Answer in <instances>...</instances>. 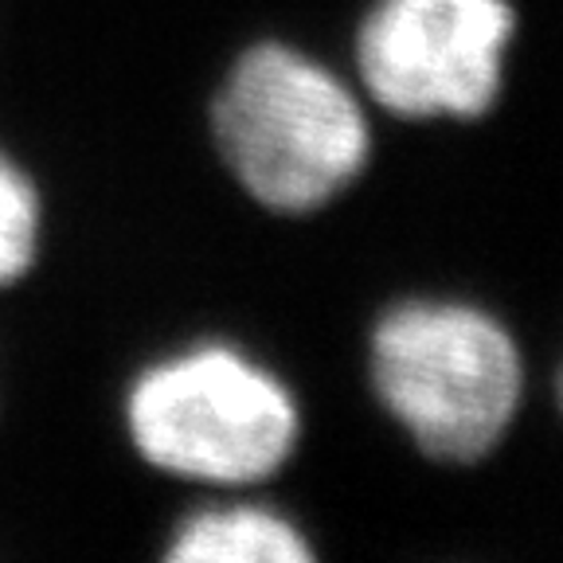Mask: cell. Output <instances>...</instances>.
I'll list each match as a JSON object with an SVG mask.
<instances>
[{
  "label": "cell",
  "instance_id": "6da1fadb",
  "mask_svg": "<svg viewBox=\"0 0 563 563\" xmlns=\"http://www.w3.org/2000/svg\"><path fill=\"white\" fill-rule=\"evenodd\" d=\"M208 130L231 180L274 216L329 208L372 161L361 87L286 40H258L231 59Z\"/></svg>",
  "mask_w": 563,
  "mask_h": 563
},
{
  "label": "cell",
  "instance_id": "7a4b0ae2",
  "mask_svg": "<svg viewBox=\"0 0 563 563\" xmlns=\"http://www.w3.org/2000/svg\"><path fill=\"white\" fill-rule=\"evenodd\" d=\"M376 404L439 466H474L525 407L528 368L501 317L462 298H404L368 333Z\"/></svg>",
  "mask_w": 563,
  "mask_h": 563
},
{
  "label": "cell",
  "instance_id": "3957f363",
  "mask_svg": "<svg viewBox=\"0 0 563 563\" xmlns=\"http://www.w3.org/2000/svg\"><path fill=\"white\" fill-rule=\"evenodd\" d=\"M122 419L145 466L228 493L271 482L301 442L294 387L235 341H192L150 361L125 387Z\"/></svg>",
  "mask_w": 563,
  "mask_h": 563
},
{
  "label": "cell",
  "instance_id": "277c9868",
  "mask_svg": "<svg viewBox=\"0 0 563 563\" xmlns=\"http://www.w3.org/2000/svg\"><path fill=\"white\" fill-rule=\"evenodd\" d=\"M512 40V0H372L352 32V82L399 122H477L505 90Z\"/></svg>",
  "mask_w": 563,
  "mask_h": 563
},
{
  "label": "cell",
  "instance_id": "5b68a950",
  "mask_svg": "<svg viewBox=\"0 0 563 563\" xmlns=\"http://www.w3.org/2000/svg\"><path fill=\"white\" fill-rule=\"evenodd\" d=\"M161 555L168 563H309L317 548L290 512L235 493L185 512Z\"/></svg>",
  "mask_w": 563,
  "mask_h": 563
},
{
  "label": "cell",
  "instance_id": "8992f818",
  "mask_svg": "<svg viewBox=\"0 0 563 563\" xmlns=\"http://www.w3.org/2000/svg\"><path fill=\"white\" fill-rule=\"evenodd\" d=\"M44 246V196L35 176L0 145V290L27 278Z\"/></svg>",
  "mask_w": 563,
  "mask_h": 563
}]
</instances>
